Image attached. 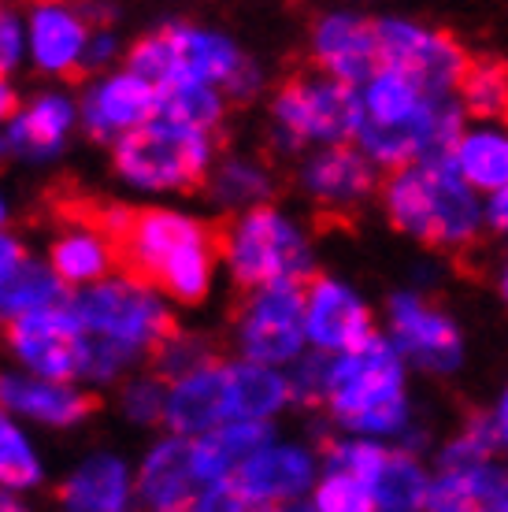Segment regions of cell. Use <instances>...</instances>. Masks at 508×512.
Here are the masks:
<instances>
[{
  "label": "cell",
  "instance_id": "cell-2",
  "mask_svg": "<svg viewBox=\"0 0 508 512\" xmlns=\"http://www.w3.org/2000/svg\"><path fill=\"white\" fill-rule=\"evenodd\" d=\"M382 208L390 227L457 260L479 245V205L457 167L412 164L382 175Z\"/></svg>",
  "mask_w": 508,
  "mask_h": 512
},
{
  "label": "cell",
  "instance_id": "cell-38",
  "mask_svg": "<svg viewBox=\"0 0 508 512\" xmlns=\"http://www.w3.org/2000/svg\"><path fill=\"white\" fill-rule=\"evenodd\" d=\"M316 512H375V498L368 483L331 472L316 490Z\"/></svg>",
  "mask_w": 508,
  "mask_h": 512
},
{
  "label": "cell",
  "instance_id": "cell-39",
  "mask_svg": "<svg viewBox=\"0 0 508 512\" xmlns=\"http://www.w3.org/2000/svg\"><path fill=\"white\" fill-rule=\"evenodd\" d=\"M331 368L334 360H327V353H308L297 360V368L290 375V397L297 405H327V386H331Z\"/></svg>",
  "mask_w": 508,
  "mask_h": 512
},
{
  "label": "cell",
  "instance_id": "cell-50",
  "mask_svg": "<svg viewBox=\"0 0 508 512\" xmlns=\"http://www.w3.org/2000/svg\"><path fill=\"white\" fill-rule=\"evenodd\" d=\"M0 223H4V205H0Z\"/></svg>",
  "mask_w": 508,
  "mask_h": 512
},
{
  "label": "cell",
  "instance_id": "cell-24",
  "mask_svg": "<svg viewBox=\"0 0 508 512\" xmlns=\"http://www.w3.org/2000/svg\"><path fill=\"white\" fill-rule=\"evenodd\" d=\"M56 501L64 505V512H127V468L115 457H89L67 483H60Z\"/></svg>",
  "mask_w": 508,
  "mask_h": 512
},
{
  "label": "cell",
  "instance_id": "cell-44",
  "mask_svg": "<svg viewBox=\"0 0 508 512\" xmlns=\"http://www.w3.org/2000/svg\"><path fill=\"white\" fill-rule=\"evenodd\" d=\"M490 227L501 234L508 231V186L505 190H497V197L490 201Z\"/></svg>",
  "mask_w": 508,
  "mask_h": 512
},
{
  "label": "cell",
  "instance_id": "cell-36",
  "mask_svg": "<svg viewBox=\"0 0 508 512\" xmlns=\"http://www.w3.org/2000/svg\"><path fill=\"white\" fill-rule=\"evenodd\" d=\"M319 453L327 468L338 475H353L360 483H368L379 475V468L386 464V449L371 446V442H360V438H331V435H319Z\"/></svg>",
  "mask_w": 508,
  "mask_h": 512
},
{
  "label": "cell",
  "instance_id": "cell-48",
  "mask_svg": "<svg viewBox=\"0 0 508 512\" xmlns=\"http://www.w3.org/2000/svg\"><path fill=\"white\" fill-rule=\"evenodd\" d=\"M501 297H505V305H508V264H505V271H501Z\"/></svg>",
  "mask_w": 508,
  "mask_h": 512
},
{
  "label": "cell",
  "instance_id": "cell-46",
  "mask_svg": "<svg viewBox=\"0 0 508 512\" xmlns=\"http://www.w3.org/2000/svg\"><path fill=\"white\" fill-rule=\"evenodd\" d=\"M0 512H30L23 505V501H15L12 494H4V490H0Z\"/></svg>",
  "mask_w": 508,
  "mask_h": 512
},
{
  "label": "cell",
  "instance_id": "cell-16",
  "mask_svg": "<svg viewBox=\"0 0 508 512\" xmlns=\"http://www.w3.org/2000/svg\"><path fill=\"white\" fill-rule=\"evenodd\" d=\"M308 338L319 346V353H353V349L368 346L375 338L371 327V312L364 301L345 290L342 282L316 275L308 282Z\"/></svg>",
  "mask_w": 508,
  "mask_h": 512
},
{
  "label": "cell",
  "instance_id": "cell-22",
  "mask_svg": "<svg viewBox=\"0 0 508 512\" xmlns=\"http://www.w3.org/2000/svg\"><path fill=\"white\" fill-rule=\"evenodd\" d=\"M230 104L223 93L208 90V86H193V82H175L156 90V123H171V127H186L197 134L216 138V145L227 153L230 130H227Z\"/></svg>",
  "mask_w": 508,
  "mask_h": 512
},
{
  "label": "cell",
  "instance_id": "cell-7",
  "mask_svg": "<svg viewBox=\"0 0 508 512\" xmlns=\"http://www.w3.org/2000/svg\"><path fill=\"white\" fill-rule=\"evenodd\" d=\"M319 275V271H316ZM312 275V279H316ZM275 282L264 290H234L230 323L238 327V346L249 364H282L293 360L308 334V282Z\"/></svg>",
  "mask_w": 508,
  "mask_h": 512
},
{
  "label": "cell",
  "instance_id": "cell-29",
  "mask_svg": "<svg viewBox=\"0 0 508 512\" xmlns=\"http://www.w3.org/2000/svg\"><path fill=\"white\" fill-rule=\"evenodd\" d=\"M427 512H508V483L494 468L449 472L431 483Z\"/></svg>",
  "mask_w": 508,
  "mask_h": 512
},
{
  "label": "cell",
  "instance_id": "cell-40",
  "mask_svg": "<svg viewBox=\"0 0 508 512\" xmlns=\"http://www.w3.org/2000/svg\"><path fill=\"white\" fill-rule=\"evenodd\" d=\"M167 405H171V386L153 379V375H141L123 390V409H127L130 420L138 423L167 420Z\"/></svg>",
  "mask_w": 508,
  "mask_h": 512
},
{
  "label": "cell",
  "instance_id": "cell-33",
  "mask_svg": "<svg viewBox=\"0 0 508 512\" xmlns=\"http://www.w3.org/2000/svg\"><path fill=\"white\" fill-rule=\"evenodd\" d=\"M49 264L56 271V279L75 290L78 282H101L112 271V256H108L101 238H93V234H64L52 242Z\"/></svg>",
  "mask_w": 508,
  "mask_h": 512
},
{
  "label": "cell",
  "instance_id": "cell-43",
  "mask_svg": "<svg viewBox=\"0 0 508 512\" xmlns=\"http://www.w3.org/2000/svg\"><path fill=\"white\" fill-rule=\"evenodd\" d=\"M26 264V249L15 238H8V234H0V282L12 279L15 271Z\"/></svg>",
  "mask_w": 508,
  "mask_h": 512
},
{
  "label": "cell",
  "instance_id": "cell-23",
  "mask_svg": "<svg viewBox=\"0 0 508 512\" xmlns=\"http://www.w3.org/2000/svg\"><path fill=\"white\" fill-rule=\"evenodd\" d=\"M271 442L267 423H223L208 435L193 438V464L204 483H223L238 472L245 461L264 453Z\"/></svg>",
  "mask_w": 508,
  "mask_h": 512
},
{
  "label": "cell",
  "instance_id": "cell-12",
  "mask_svg": "<svg viewBox=\"0 0 508 512\" xmlns=\"http://www.w3.org/2000/svg\"><path fill=\"white\" fill-rule=\"evenodd\" d=\"M401 394V357L390 342H382L379 334L368 346L345 353L342 360H334L331 368V386H327V409L349 427L360 420L364 412L379 409L386 401Z\"/></svg>",
  "mask_w": 508,
  "mask_h": 512
},
{
  "label": "cell",
  "instance_id": "cell-31",
  "mask_svg": "<svg viewBox=\"0 0 508 512\" xmlns=\"http://www.w3.org/2000/svg\"><path fill=\"white\" fill-rule=\"evenodd\" d=\"M427 494H431V483L408 453H390L379 475L371 479L375 512H420L427 509Z\"/></svg>",
  "mask_w": 508,
  "mask_h": 512
},
{
  "label": "cell",
  "instance_id": "cell-4",
  "mask_svg": "<svg viewBox=\"0 0 508 512\" xmlns=\"http://www.w3.org/2000/svg\"><path fill=\"white\" fill-rule=\"evenodd\" d=\"M212 238L219 260H227L234 275V290H264L275 282H305L316 275L301 231L271 205L212 219Z\"/></svg>",
  "mask_w": 508,
  "mask_h": 512
},
{
  "label": "cell",
  "instance_id": "cell-49",
  "mask_svg": "<svg viewBox=\"0 0 508 512\" xmlns=\"http://www.w3.org/2000/svg\"><path fill=\"white\" fill-rule=\"evenodd\" d=\"M279 512H316V509H308V505H282Z\"/></svg>",
  "mask_w": 508,
  "mask_h": 512
},
{
  "label": "cell",
  "instance_id": "cell-47",
  "mask_svg": "<svg viewBox=\"0 0 508 512\" xmlns=\"http://www.w3.org/2000/svg\"><path fill=\"white\" fill-rule=\"evenodd\" d=\"M497 427H501V435L508 438V390L501 397V409H497Z\"/></svg>",
  "mask_w": 508,
  "mask_h": 512
},
{
  "label": "cell",
  "instance_id": "cell-3",
  "mask_svg": "<svg viewBox=\"0 0 508 512\" xmlns=\"http://www.w3.org/2000/svg\"><path fill=\"white\" fill-rule=\"evenodd\" d=\"M271 119L275 138L267 141L264 156L282 167V156H293L308 141L349 145L364 123V101L356 97L353 86L323 75L305 56H290L271 90Z\"/></svg>",
  "mask_w": 508,
  "mask_h": 512
},
{
  "label": "cell",
  "instance_id": "cell-13",
  "mask_svg": "<svg viewBox=\"0 0 508 512\" xmlns=\"http://www.w3.org/2000/svg\"><path fill=\"white\" fill-rule=\"evenodd\" d=\"M308 64L319 67L323 75L338 78L345 86L375 82L382 75L379 34L371 19L356 15H323L308 30V49L301 52Z\"/></svg>",
  "mask_w": 508,
  "mask_h": 512
},
{
  "label": "cell",
  "instance_id": "cell-30",
  "mask_svg": "<svg viewBox=\"0 0 508 512\" xmlns=\"http://www.w3.org/2000/svg\"><path fill=\"white\" fill-rule=\"evenodd\" d=\"M230 423H264L290 397V383L260 364H227Z\"/></svg>",
  "mask_w": 508,
  "mask_h": 512
},
{
  "label": "cell",
  "instance_id": "cell-20",
  "mask_svg": "<svg viewBox=\"0 0 508 512\" xmlns=\"http://www.w3.org/2000/svg\"><path fill=\"white\" fill-rule=\"evenodd\" d=\"M230 483L260 505L282 509V505H293V498L312 483V457L290 446H267L230 475Z\"/></svg>",
  "mask_w": 508,
  "mask_h": 512
},
{
  "label": "cell",
  "instance_id": "cell-5",
  "mask_svg": "<svg viewBox=\"0 0 508 512\" xmlns=\"http://www.w3.org/2000/svg\"><path fill=\"white\" fill-rule=\"evenodd\" d=\"M212 153H219L216 138L197 134L171 123H149L130 130L112 145V167L145 190H178L201 193L208 190Z\"/></svg>",
  "mask_w": 508,
  "mask_h": 512
},
{
  "label": "cell",
  "instance_id": "cell-27",
  "mask_svg": "<svg viewBox=\"0 0 508 512\" xmlns=\"http://www.w3.org/2000/svg\"><path fill=\"white\" fill-rule=\"evenodd\" d=\"M67 127H71V104L64 97H38L15 116V123L0 141V153L34 156V160L52 156L64 145Z\"/></svg>",
  "mask_w": 508,
  "mask_h": 512
},
{
  "label": "cell",
  "instance_id": "cell-32",
  "mask_svg": "<svg viewBox=\"0 0 508 512\" xmlns=\"http://www.w3.org/2000/svg\"><path fill=\"white\" fill-rule=\"evenodd\" d=\"M457 171L468 186L479 190H505L508 186V138L497 130L464 134L457 149Z\"/></svg>",
  "mask_w": 508,
  "mask_h": 512
},
{
  "label": "cell",
  "instance_id": "cell-6",
  "mask_svg": "<svg viewBox=\"0 0 508 512\" xmlns=\"http://www.w3.org/2000/svg\"><path fill=\"white\" fill-rule=\"evenodd\" d=\"M245 56L227 38L204 34L190 23H164L141 34L127 49V71L164 90L175 82L227 86L242 71Z\"/></svg>",
  "mask_w": 508,
  "mask_h": 512
},
{
  "label": "cell",
  "instance_id": "cell-35",
  "mask_svg": "<svg viewBox=\"0 0 508 512\" xmlns=\"http://www.w3.org/2000/svg\"><path fill=\"white\" fill-rule=\"evenodd\" d=\"M423 108H427V97L405 75H397V71H382L368 86V93H364V119L379 123V127L405 123V119L420 116Z\"/></svg>",
  "mask_w": 508,
  "mask_h": 512
},
{
  "label": "cell",
  "instance_id": "cell-28",
  "mask_svg": "<svg viewBox=\"0 0 508 512\" xmlns=\"http://www.w3.org/2000/svg\"><path fill=\"white\" fill-rule=\"evenodd\" d=\"M460 112L508 123V60L494 52H471L457 78Z\"/></svg>",
  "mask_w": 508,
  "mask_h": 512
},
{
  "label": "cell",
  "instance_id": "cell-42",
  "mask_svg": "<svg viewBox=\"0 0 508 512\" xmlns=\"http://www.w3.org/2000/svg\"><path fill=\"white\" fill-rule=\"evenodd\" d=\"M19 60V19L8 8H0V82Z\"/></svg>",
  "mask_w": 508,
  "mask_h": 512
},
{
  "label": "cell",
  "instance_id": "cell-19",
  "mask_svg": "<svg viewBox=\"0 0 508 512\" xmlns=\"http://www.w3.org/2000/svg\"><path fill=\"white\" fill-rule=\"evenodd\" d=\"M101 405L104 401L97 394H82V390H71V386H64V383L0 372V409H15V412H23V416H34V420H41V423L71 427V423L93 416Z\"/></svg>",
  "mask_w": 508,
  "mask_h": 512
},
{
  "label": "cell",
  "instance_id": "cell-26",
  "mask_svg": "<svg viewBox=\"0 0 508 512\" xmlns=\"http://www.w3.org/2000/svg\"><path fill=\"white\" fill-rule=\"evenodd\" d=\"M75 301V290L34 260H26L12 279L0 282V320H19L30 312H75Z\"/></svg>",
  "mask_w": 508,
  "mask_h": 512
},
{
  "label": "cell",
  "instance_id": "cell-21",
  "mask_svg": "<svg viewBox=\"0 0 508 512\" xmlns=\"http://www.w3.org/2000/svg\"><path fill=\"white\" fill-rule=\"evenodd\" d=\"M167 423L178 431V438H201L230 423V390H227V368H208L193 379L178 383L171 390L167 405Z\"/></svg>",
  "mask_w": 508,
  "mask_h": 512
},
{
  "label": "cell",
  "instance_id": "cell-45",
  "mask_svg": "<svg viewBox=\"0 0 508 512\" xmlns=\"http://www.w3.org/2000/svg\"><path fill=\"white\" fill-rule=\"evenodd\" d=\"M15 116H19V97L0 82V119H15Z\"/></svg>",
  "mask_w": 508,
  "mask_h": 512
},
{
  "label": "cell",
  "instance_id": "cell-10",
  "mask_svg": "<svg viewBox=\"0 0 508 512\" xmlns=\"http://www.w3.org/2000/svg\"><path fill=\"white\" fill-rule=\"evenodd\" d=\"M375 34L382 71L405 75L427 101H442L449 90H457L471 52L449 30H427L405 19H375Z\"/></svg>",
  "mask_w": 508,
  "mask_h": 512
},
{
  "label": "cell",
  "instance_id": "cell-9",
  "mask_svg": "<svg viewBox=\"0 0 508 512\" xmlns=\"http://www.w3.org/2000/svg\"><path fill=\"white\" fill-rule=\"evenodd\" d=\"M301 190L312 201L316 231H356L368 201L382 193V179L353 145H327L301 167Z\"/></svg>",
  "mask_w": 508,
  "mask_h": 512
},
{
  "label": "cell",
  "instance_id": "cell-51",
  "mask_svg": "<svg viewBox=\"0 0 508 512\" xmlns=\"http://www.w3.org/2000/svg\"><path fill=\"white\" fill-rule=\"evenodd\" d=\"M505 442H508V438H505Z\"/></svg>",
  "mask_w": 508,
  "mask_h": 512
},
{
  "label": "cell",
  "instance_id": "cell-25",
  "mask_svg": "<svg viewBox=\"0 0 508 512\" xmlns=\"http://www.w3.org/2000/svg\"><path fill=\"white\" fill-rule=\"evenodd\" d=\"M282 190V167L271 160V156H227L219 171L208 179V190L204 197L212 201H223V205H249V208H264L275 193Z\"/></svg>",
  "mask_w": 508,
  "mask_h": 512
},
{
  "label": "cell",
  "instance_id": "cell-11",
  "mask_svg": "<svg viewBox=\"0 0 508 512\" xmlns=\"http://www.w3.org/2000/svg\"><path fill=\"white\" fill-rule=\"evenodd\" d=\"M0 334L15 357L41 372V379L49 383L86 375L89 334L75 312H30L19 320H4Z\"/></svg>",
  "mask_w": 508,
  "mask_h": 512
},
{
  "label": "cell",
  "instance_id": "cell-14",
  "mask_svg": "<svg viewBox=\"0 0 508 512\" xmlns=\"http://www.w3.org/2000/svg\"><path fill=\"white\" fill-rule=\"evenodd\" d=\"M208 487L193 464V438H167L141 464L134 512H197Z\"/></svg>",
  "mask_w": 508,
  "mask_h": 512
},
{
  "label": "cell",
  "instance_id": "cell-18",
  "mask_svg": "<svg viewBox=\"0 0 508 512\" xmlns=\"http://www.w3.org/2000/svg\"><path fill=\"white\" fill-rule=\"evenodd\" d=\"M30 30H34V56L45 71H56L64 75L67 82H86V67H82V56L89 49V34L101 26H93L89 19H82V12H71V8H56V4H41L34 8V19H30Z\"/></svg>",
  "mask_w": 508,
  "mask_h": 512
},
{
  "label": "cell",
  "instance_id": "cell-41",
  "mask_svg": "<svg viewBox=\"0 0 508 512\" xmlns=\"http://www.w3.org/2000/svg\"><path fill=\"white\" fill-rule=\"evenodd\" d=\"M138 357V349L123 346V342H108V338H89V360H86V379H115V375L123 372L127 364H134Z\"/></svg>",
  "mask_w": 508,
  "mask_h": 512
},
{
  "label": "cell",
  "instance_id": "cell-8",
  "mask_svg": "<svg viewBox=\"0 0 508 512\" xmlns=\"http://www.w3.org/2000/svg\"><path fill=\"white\" fill-rule=\"evenodd\" d=\"M75 316L89 334L123 342L145 353V360L182 334L175 316L149 290H138L130 282H97L93 290L78 294Z\"/></svg>",
  "mask_w": 508,
  "mask_h": 512
},
{
  "label": "cell",
  "instance_id": "cell-37",
  "mask_svg": "<svg viewBox=\"0 0 508 512\" xmlns=\"http://www.w3.org/2000/svg\"><path fill=\"white\" fill-rule=\"evenodd\" d=\"M41 479V468L34 461L30 446L23 442V435L15 431L4 409H0V483L4 487H34Z\"/></svg>",
  "mask_w": 508,
  "mask_h": 512
},
{
  "label": "cell",
  "instance_id": "cell-15",
  "mask_svg": "<svg viewBox=\"0 0 508 512\" xmlns=\"http://www.w3.org/2000/svg\"><path fill=\"white\" fill-rule=\"evenodd\" d=\"M390 323L397 346L427 372H449L460 364V334L442 308L420 294L390 297Z\"/></svg>",
  "mask_w": 508,
  "mask_h": 512
},
{
  "label": "cell",
  "instance_id": "cell-17",
  "mask_svg": "<svg viewBox=\"0 0 508 512\" xmlns=\"http://www.w3.org/2000/svg\"><path fill=\"white\" fill-rule=\"evenodd\" d=\"M149 123H156V86H149L145 78L123 71L89 93L86 127L93 141L115 145L123 134L149 127Z\"/></svg>",
  "mask_w": 508,
  "mask_h": 512
},
{
  "label": "cell",
  "instance_id": "cell-34",
  "mask_svg": "<svg viewBox=\"0 0 508 512\" xmlns=\"http://www.w3.org/2000/svg\"><path fill=\"white\" fill-rule=\"evenodd\" d=\"M501 442H505V435H501V427H497V416H490V412H483V409L468 412L460 435L442 449V475L486 468L490 453H494Z\"/></svg>",
  "mask_w": 508,
  "mask_h": 512
},
{
  "label": "cell",
  "instance_id": "cell-1",
  "mask_svg": "<svg viewBox=\"0 0 508 512\" xmlns=\"http://www.w3.org/2000/svg\"><path fill=\"white\" fill-rule=\"evenodd\" d=\"M97 238L112 256L119 282L160 290L182 305H201L208 297L212 268L219 260L212 223H197L164 208L108 201Z\"/></svg>",
  "mask_w": 508,
  "mask_h": 512
}]
</instances>
